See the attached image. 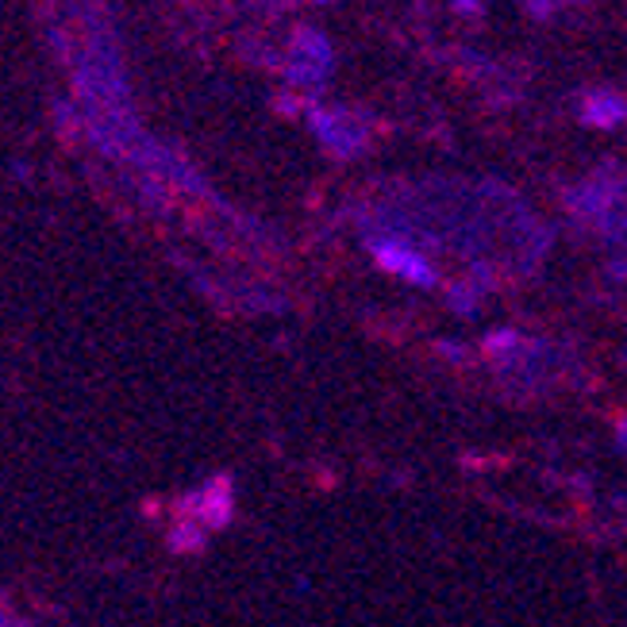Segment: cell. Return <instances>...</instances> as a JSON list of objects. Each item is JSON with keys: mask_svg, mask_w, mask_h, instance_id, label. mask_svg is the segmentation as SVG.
Wrapping results in <instances>:
<instances>
[{"mask_svg": "<svg viewBox=\"0 0 627 627\" xmlns=\"http://www.w3.org/2000/svg\"><path fill=\"white\" fill-rule=\"evenodd\" d=\"M196 513L204 516L208 528H224V523L231 520V481L228 478L208 481V485L196 493Z\"/></svg>", "mask_w": 627, "mask_h": 627, "instance_id": "7a4b0ae2", "label": "cell"}, {"mask_svg": "<svg viewBox=\"0 0 627 627\" xmlns=\"http://www.w3.org/2000/svg\"><path fill=\"white\" fill-rule=\"evenodd\" d=\"M624 112H627V105L624 100H616V97H596V100H589V108H586V116L593 123H616V120H624Z\"/></svg>", "mask_w": 627, "mask_h": 627, "instance_id": "3957f363", "label": "cell"}, {"mask_svg": "<svg viewBox=\"0 0 627 627\" xmlns=\"http://www.w3.org/2000/svg\"><path fill=\"white\" fill-rule=\"evenodd\" d=\"M0 627H24V624H16V619H9L4 612H0Z\"/></svg>", "mask_w": 627, "mask_h": 627, "instance_id": "5b68a950", "label": "cell"}, {"mask_svg": "<svg viewBox=\"0 0 627 627\" xmlns=\"http://www.w3.org/2000/svg\"><path fill=\"white\" fill-rule=\"evenodd\" d=\"M624 362H627V359H624Z\"/></svg>", "mask_w": 627, "mask_h": 627, "instance_id": "8992f818", "label": "cell"}, {"mask_svg": "<svg viewBox=\"0 0 627 627\" xmlns=\"http://www.w3.org/2000/svg\"><path fill=\"white\" fill-rule=\"evenodd\" d=\"M370 251H374L377 266L389 269V274H397V277H405V281H412V286L432 289L435 281H439V274L432 269V262H427L424 254H415L412 246H400V243H370Z\"/></svg>", "mask_w": 627, "mask_h": 627, "instance_id": "6da1fadb", "label": "cell"}, {"mask_svg": "<svg viewBox=\"0 0 627 627\" xmlns=\"http://www.w3.org/2000/svg\"><path fill=\"white\" fill-rule=\"evenodd\" d=\"M616 439H619V447L627 450V415H616Z\"/></svg>", "mask_w": 627, "mask_h": 627, "instance_id": "277c9868", "label": "cell"}]
</instances>
